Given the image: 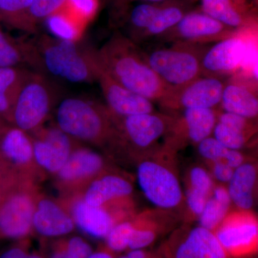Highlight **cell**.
I'll return each mask as SVG.
<instances>
[{
  "mask_svg": "<svg viewBox=\"0 0 258 258\" xmlns=\"http://www.w3.org/2000/svg\"><path fill=\"white\" fill-rule=\"evenodd\" d=\"M167 210L146 211L133 222L134 230L128 249H146L172 223L173 217Z\"/></svg>",
  "mask_w": 258,
  "mask_h": 258,
  "instance_id": "20",
  "label": "cell"
},
{
  "mask_svg": "<svg viewBox=\"0 0 258 258\" xmlns=\"http://www.w3.org/2000/svg\"><path fill=\"white\" fill-rule=\"evenodd\" d=\"M220 107L222 111L257 120L258 98L257 85L237 76L226 81Z\"/></svg>",
  "mask_w": 258,
  "mask_h": 258,
  "instance_id": "18",
  "label": "cell"
},
{
  "mask_svg": "<svg viewBox=\"0 0 258 258\" xmlns=\"http://www.w3.org/2000/svg\"><path fill=\"white\" fill-rule=\"evenodd\" d=\"M71 137L60 128L47 129L33 142V155L46 170L58 172L71 154Z\"/></svg>",
  "mask_w": 258,
  "mask_h": 258,
  "instance_id": "17",
  "label": "cell"
},
{
  "mask_svg": "<svg viewBox=\"0 0 258 258\" xmlns=\"http://www.w3.org/2000/svg\"><path fill=\"white\" fill-rule=\"evenodd\" d=\"M27 44L29 66L36 72L71 83L97 82L98 64L94 49L78 41L59 40L45 34L27 40Z\"/></svg>",
  "mask_w": 258,
  "mask_h": 258,
  "instance_id": "2",
  "label": "cell"
},
{
  "mask_svg": "<svg viewBox=\"0 0 258 258\" xmlns=\"http://www.w3.org/2000/svg\"><path fill=\"white\" fill-rule=\"evenodd\" d=\"M174 154L162 148L145 156L137 168V179L149 201L161 210H176L182 206L184 195L175 167L170 161Z\"/></svg>",
  "mask_w": 258,
  "mask_h": 258,
  "instance_id": "4",
  "label": "cell"
},
{
  "mask_svg": "<svg viewBox=\"0 0 258 258\" xmlns=\"http://www.w3.org/2000/svg\"><path fill=\"white\" fill-rule=\"evenodd\" d=\"M199 0H168L164 3L154 21L139 37L137 45L157 39L179 23L189 12L195 9Z\"/></svg>",
  "mask_w": 258,
  "mask_h": 258,
  "instance_id": "25",
  "label": "cell"
},
{
  "mask_svg": "<svg viewBox=\"0 0 258 258\" xmlns=\"http://www.w3.org/2000/svg\"><path fill=\"white\" fill-rule=\"evenodd\" d=\"M34 0H0V23L21 30L27 12Z\"/></svg>",
  "mask_w": 258,
  "mask_h": 258,
  "instance_id": "34",
  "label": "cell"
},
{
  "mask_svg": "<svg viewBox=\"0 0 258 258\" xmlns=\"http://www.w3.org/2000/svg\"><path fill=\"white\" fill-rule=\"evenodd\" d=\"M34 212L33 203L27 195L18 194L7 199L0 205V235L20 238L28 235Z\"/></svg>",
  "mask_w": 258,
  "mask_h": 258,
  "instance_id": "16",
  "label": "cell"
},
{
  "mask_svg": "<svg viewBox=\"0 0 258 258\" xmlns=\"http://www.w3.org/2000/svg\"><path fill=\"white\" fill-rule=\"evenodd\" d=\"M28 258H42L37 254H28Z\"/></svg>",
  "mask_w": 258,
  "mask_h": 258,
  "instance_id": "45",
  "label": "cell"
},
{
  "mask_svg": "<svg viewBox=\"0 0 258 258\" xmlns=\"http://www.w3.org/2000/svg\"><path fill=\"white\" fill-rule=\"evenodd\" d=\"M227 190L232 203L242 210H252L255 203L257 184V166L246 161L235 168Z\"/></svg>",
  "mask_w": 258,
  "mask_h": 258,
  "instance_id": "21",
  "label": "cell"
},
{
  "mask_svg": "<svg viewBox=\"0 0 258 258\" xmlns=\"http://www.w3.org/2000/svg\"><path fill=\"white\" fill-rule=\"evenodd\" d=\"M210 167V174L212 179H216L219 182L228 184L232 179L235 169L222 162H211L207 161Z\"/></svg>",
  "mask_w": 258,
  "mask_h": 258,
  "instance_id": "39",
  "label": "cell"
},
{
  "mask_svg": "<svg viewBox=\"0 0 258 258\" xmlns=\"http://www.w3.org/2000/svg\"><path fill=\"white\" fill-rule=\"evenodd\" d=\"M0 199H1V198H0Z\"/></svg>",
  "mask_w": 258,
  "mask_h": 258,
  "instance_id": "49",
  "label": "cell"
},
{
  "mask_svg": "<svg viewBox=\"0 0 258 258\" xmlns=\"http://www.w3.org/2000/svg\"><path fill=\"white\" fill-rule=\"evenodd\" d=\"M30 73L21 66L0 68V96L17 98Z\"/></svg>",
  "mask_w": 258,
  "mask_h": 258,
  "instance_id": "35",
  "label": "cell"
},
{
  "mask_svg": "<svg viewBox=\"0 0 258 258\" xmlns=\"http://www.w3.org/2000/svg\"><path fill=\"white\" fill-rule=\"evenodd\" d=\"M98 7V0H67L64 8L83 27L93 18Z\"/></svg>",
  "mask_w": 258,
  "mask_h": 258,
  "instance_id": "37",
  "label": "cell"
},
{
  "mask_svg": "<svg viewBox=\"0 0 258 258\" xmlns=\"http://www.w3.org/2000/svg\"><path fill=\"white\" fill-rule=\"evenodd\" d=\"M66 250L71 258H88L93 253L91 246L80 237L70 239Z\"/></svg>",
  "mask_w": 258,
  "mask_h": 258,
  "instance_id": "38",
  "label": "cell"
},
{
  "mask_svg": "<svg viewBox=\"0 0 258 258\" xmlns=\"http://www.w3.org/2000/svg\"><path fill=\"white\" fill-rule=\"evenodd\" d=\"M28 64L26 40H15L0 25V68Z\"/></svg>",
  "mask_w": 258,
  "mask_h": 258,
  "instance_id": "32",
  "label": "cell"
},
{
  "mask_svg": "<svg viewBox=\"0 0 258 258\" xmlns=\"http://www.w3.org/2000/svg\"><path fill=\"white\" fill-rule=\"evenodd\" d=\"M209 45L171 42L169 47L142 50L153 71L171 88L182 87L202 76V61Z\"/></svg>",
  "mask_w": 258,
  "mask_h": 258,
  "instance_id": "5",
  "label": "cell"
},
{
  "mask_svg": "<svg viewBox=\"0 0 258 258\" xmlns=\"http://www.w3.org/2000/svg\"><path fill=\"white\" fill-rule=\"evenodd\" d=\"M0 258H28V254L20 247H12L2 253Z\"/></svg>",
  "mask_w": 258,
  "mask_h": 258,
  "instance_id": "41",
  "label": "cell"
},
{
  "mask_svg": "<svg viewBox=\"0 0 258 258\" xmlns=\"http://www.w3.org/2000/svg\"><path fill=\"white\" fill-rule=\"evenodd\" d=\"M113 115L120 144H129L146 155L159 149H156L158 142L165 136L174 116L156 112L126 117Z\"/></svg>",
  "mask_w": 258,
  "mask_h": 258,
  "instance_id": "9",
  "label": "cell"
},
{
  "mask_svg": "<svg viewBox=\"0 0 258 258\" xmlns=\"http://www.w3.org/2000/svg\"><path fill=\"white\" fill-rule=\"evenodd\" d=\"M231 205L232 201L227 186L215 184L211 197L198 217L199 225L215 232L230 211Z\"/></svg>",
  "mask_w": 258,
  "mask_h": 258,
  "instance_id": "29",
  "label": "cell"
},
{
  "mask_svg": "<svg viewBox=\"0 0 258 258\" xmlns=\"http://www.w3.org/2000/svg\"><path fill=\"white\" fill-rule=\"evenodd\" d=\"M51 258H71L66 250L57 251L52 254Z\"/></svg>",
  "mask_w": 258,
  "mask_h": 258,
  "instance_id": "43",
  "label": "cell"
},
{
  "mask_svg": "<svg viewBox=\"0 0 258 258\" xmlns=\"http://www.w3.org/2000/svg\"><path fill=\"white\" fill-rule=\"evenodd\" d=\"M0 154L15 164H26L34 157L33 142L25 131L7 127L0 134Z\"/></svg>",
  "mask_w": 258,
  "mask_h": 258,
  "instance_id": "28",
  "label": "cell"
},
{
  "mask_svg": "<svg viewBox=\"0 0 258 258\" xmlns=\"http://www.w3.org/2000/svg\"><path fill=\"white\" fill-rule=\"evenodd\" d=\"M95 53L107 74L137 94L158 103L170 91L148 63L142 49L119 30Z\"/></svg>",
  "mask_w": 258,
  "mask_h": 258,
  "instance_id": "1",
  "label": "cell"
},
{
  "mask_svg": "<svg viewBox=\"0 0 258 258\" xmlns=\"http://www.w3.org/2000/svg\"><path fill=\"white\" fill-rule=\"evenodd\" d=\"M133 190L128 180L109 174L95 180L88 187L83 200L92 206L103 207L113 200L128 198Z\"/></svg>",
  "mask_w": 258,
  "mask_h": 258,
  "instance_id": "26",
  "label": "cell"
},
{
  "mask_svg": "<svg viewBox=\"0 0 258 258\" xmlns=\"http://www.w3.org/2000/svg\"><path fill=\"white\" fill-rule=\"evenodd\" d=\"M252 3H253L254 4L256 5V6H257L258 0H252Z\"/></svg>",
  "mask_w": 258,
  "mask_h": 258,
  "instance_id": "46",
  "label": "cell"
},
{
  "mask_svg": "<svg viewBox=\"0 0 258 258\" xmlns=\"http://www.w3.org/2000/svg\"><path fill=\"white\" fill-rule=\"evenodd\" d=\"M32 225L40 235L58 237L74 228V221L53 202L42 200L34 212Z\"/></svg>",
  "mask_w": 258,
  "mask_h": 258,
  "instance_id": "22",
  "label": "cell"
},
{
  "mask_svg": "<svg viewBox=\"0 0 258 258\" xmlns=\"http://www.w3.org/2000/svg\"><path fill=\"white\" fill-rule=\"evenodd\" d=\"M257 132L255 120L228 112H220L212 137L222 145L240 151L251 142Z\"/></svg>",
  "mask_w": 258,
  "mask_h": 258,
  "instance_id": "19",
  "label": "cell"
},
{
  "mask_svg": "<svg viewBox=\"0 0 258 258\" xmlns=\"http://www.w3.org/2000/svg\"><path fill=\"white\" fill-rule=\"evenodd\" d=\"M184 201L188 216L192 220L198 218L209 199L215 183L209 171L200 166H192L186 176Z\"/></svg>",
  "mask_w": 258,
  "mask_h": 258,
  "instance_id": "23",
  "label": "cell"
},
{
  "mask_svg": "<svg viewBox=\"0 0 258 258\" xmlns=\"http://www.w3.org/2000/svg\"><path fill=\"white\" fill-rule=\"evenodd\" d=\"M133 230V222L124 221L115 224L106 237L108 248L115 252L128 248Z\"/></svg>",
  "mask_w": 258,
  "mask_h": 258,
  "instance_id": "36",
  "label": "cell"
},
{
  "mask_svg": "<svg viewBox=\"0 0 258 258\" xmlns=\"http://www.w3.org/2000/svg\"><path fill=\"white\" fill-rule=\"evenodd\" d=\"M220 111L211 108L186 109L174 115L164 136L162 149L174 154L190 144L198 145L212 137Z\"/></svg>",
  "mask_w": 258,
  "mask_h": 258,
  "instance_id": "8",
  "label": "cell"
},
{
  "mask_svg": "<svg viewBox=\"0 0 258 258\" xmlns=\"http://www.w3.org/2000/svg\"><path fill=\"white\" fill-rule=\"evenodd\" d=\"M237 31L203 13L199 8L189 12L170 30L156 39L162 42H186L209 45L238 35Z\"/></svg>",
  "mask_w": 258,
  "mask_h": 258,
  "instance_id": "12",
  "label": "cell"
},
{
  "mask_svg": "<svg viewBox=\"0 0 258 258\" xmlns=\"http://www.w3.org/2000/svg\"><path fill=\"white\" fill-rule=\"evenodd\" d=\"M199 9L237 31L257 28L255 5L252 0H199Z\"/></svg>",
  "mask_w": 258,
  "mask_h": 258,
  "instance_id": "15",
  "label": "cell"
},
{
  "mask_svg": "<svg viewBox=\"0 0 258 258\" xmlns=\"http://www.w3.org/2000/svg\"><path fill=\"white\" fill-rule=\"evenodd\" d=\"M158 252L162 258H230L214 232L200 225L178 229Z\"/></svg>",
  "mask_w": 258,
  "mask_h": 258,
  "instance_id": "11",
  "label": "cell"
},
{
  "mask_svg": "<svg viewBox=\"0 0 258 258\" xmlns=\"http://www.w3.org/2000/svg\"><path fill=\"white\" fill-rule=\"evenodd\" d=\"M57 96L45 75L30 71L17 98L13 123L25 132L36 130L48 116Z\"/></svg>",
  "mask_w": 258,
  "mask_h": 258,
  "instance_id": "6",
  "label": "cell"
},
{
  "mask_svg": "<svg viewBox=\"0 0 258 258\" xmlns=\"http://www.w3.org/2000/svg\"><path fill=\"white\" fill-rule=\"evenodd\" d=\"M73 215L78 227L95 238H106L115 225L111 214L103 207L92 206L84 200L74 205Z\"/></svg>",
  "mask_w": 258,
  "mask_h": 258,
  "instance_id": "24",
  "label": "cell"
},
{
  "mask_svg": "<svg viewBox=\"0 0 258 258\" xmlns=\"http://www.w3.org/2000/svg\"><path fill=\"white\" fill-rule=\"evenodd\" d=\"M103 159L98 153L81 149L71 152L63 166L58 171L61 179L74 181L98 174L103 169Z\"/></svg>",
  "mask_w": 258,
  "mask_h": 258,
  "instance_id": "27",
  "label": "cell"
},
{
  "mask_svg": "<svg viewBox=\"0 0 258 258\" xmlns=\"http://www.w3.org/2000/svg\"><path fill=\"white\" fill-rule=\"evenodd\" d=\"M225 83L223 78L200 76L182 87L171 88L158 103L171 113L196 108L217 109Z\"/></svg>",
  "mask_w": 258,
  "mask_h": 258,
  "instance_id": "10",
  "label": "cell"
},
{
  "mask_svg": "<svg viewBox=\"0 0 258 258\" xmlns=\"http://www.w3.org/2000/svg\"><path fill=\"white\" fill-rule=\"evenodd\" d=\"M58 128L70 137L98 144H120L113 113L94 101L64 98L57 109Z\"/></svg>",
  "mask_w": 258,
  "mask_h": 258,
  "instance_id": "3",
  "label": "cell"
},
{
  "mask_svg": "<svg viewBox=\"0 0 258 258\" xmlns=\"http://www.w3.org/2000/svg\"><path fill=\"white\" fill-rule=\"evenodd\" d=\"M214 234L230 258L257 254L258 221L252 210H230Z\"/></svg>",
  "mask_w": 258,
  "mask_h": 258,
  "instance_id": "7",
  "label": "cell"
},
{
  "mask_svg": "<svg viewBox=\"0 0 258 258\" xmlns=\"http://www.w3.org/2000/svg\"><path fill=\"white\" fill-rule=\"evenodd\" d=\"M244 32L210 46L202 61V76L223 78L232 75L244 64L249 45Z\"/></svg>",
  "mask_w": 258,
  "mask_h": 258,
  "instance_id": "13",
  "label": "cell"
},
{
  "mask_svg": "<svg viewBox=\"0 0 258 258\" xmlns=\"http://www.w3.org/2000/svg\"><path fill=\"white\" fill-rule=\"evenodd\" d=\"M197 146L199 154L206 161L225 163L235 169L247 160L243 153L225 147L212 137L204 139Z\"/></svg>",
  "mask_w": 258,
  "mask_h": 258,
  "instance_id": "30",
  "label": "cell"
},
{
  "mask_svg": "<svg viewBox=\"0 0 258 258\" xmlns=\"http://www.w3.org/2000/svg\"><path fill=\"white\" fill-rule=\"evenodd\" d=\"M5 120L3 118L0 117V134L3 133V131L7 128V125L5 124Z\"/></svg>",
  "mask_w": 258,
  "mask_h": 258,
  "instance_id": "44",
  "label": "cell"
},
{
  "mask_svg": "<svg viewBox=\"0 0 258 258\" xmlns=\"http://www.w3.org/2000/svg\"><path fill=\"white\" fill-rule=\"evenodd\" d=\"M0 178H1V173H0Z\"/></svg>",
  "mask_w": 258,
  "mask_h": 258,
  "instance_id": "48",
  "label": "cell"
},
{
  "mask_svg": "<svg viewBox=\"0 0 258 258\" xmlns=\"http://www.w3.org/2000/svg\"><path fill=\"white\" fill-rule=\"evenodd\" d=\"M97 64V82L111 113L117 116L126 117L155 112L153 101L123 87L107 74L98 62Z\"/></svg>",
  "mask_w": 258,
  "mask_h": 258,
  "instance_id": "14",
  "label": "cell"
},
{
  "mask_svg": "<svg viewBox=\"0 0 258 258\" xmlns=\"http://www.w3.org/2000/svg\"><path fill=\"white\" fill-rule=\"evenodd\" d=\"M54 37L66 41H78L83 26L64 8L45 20Z\"/></svg>",
  "mask_w": 258,
  "mask_h": 258,
  "instance_id": "31",
  "label": "cell"
},
{
  "mask_svg": "<svg viewBox=\"0 0 258 258\" xmlns=\"http://www.w3.org/2000/svg\"><path fill=\"white\" fill-rule=\"evenodd\" d=\"M88 258H113L111 254L105 251H100V252H93L91 255Z\"/></svg>",
  "mask_w": 258,
  "mask_h": 258,
  "instance_id": "42",
  "label": "cell"
},
{
  "mask_svg": "<svg viewBox=\"0 0 258 258\" xmlns=\"http://www.w3.org/2000/svg\"><path fill=\"white\" fill-rule=\"evenodd\" d=\"M118 258H128V257H127L126 254H125V255H124V256H121V257H118Z\"/></svg>",
  "mask_w": 258,
  "mask_h": 258,
  "instance_id": "47",
  "label": "cell"
},
{
  "mask_svg": "<svg viewBox=\"0 0 258 258\" xmlns=\"http://www.w3.org/2000/svg\"><path fill=\"white\" fill-rule=\"evenodd\" d=\"M66 3L67 0H34L25 15L20 30L35 33L37 25L62 9Z\"/></svg>",
  "mask_w": 258,
  "mask_h": 258,
  "instance_id": "33",
  "label": "cell"
},
{
  "mask_svg": "<svg viewBox=\"0 0 258 258\" xmlns=\"http://www.w3.org/2000/svg\"><path fill=\"white\" fill-rule=\"evenodd\" d=\"M168 0H111L112 11L117 20V23H119L123 17L124 16L127 10L130 8L132 5L135 3H163Z\"/></svg>",
  "mask_w": 258,
  "mask_h": 258,
  "instance_id": "40",
  "label": "cell"
}]
</instances>
